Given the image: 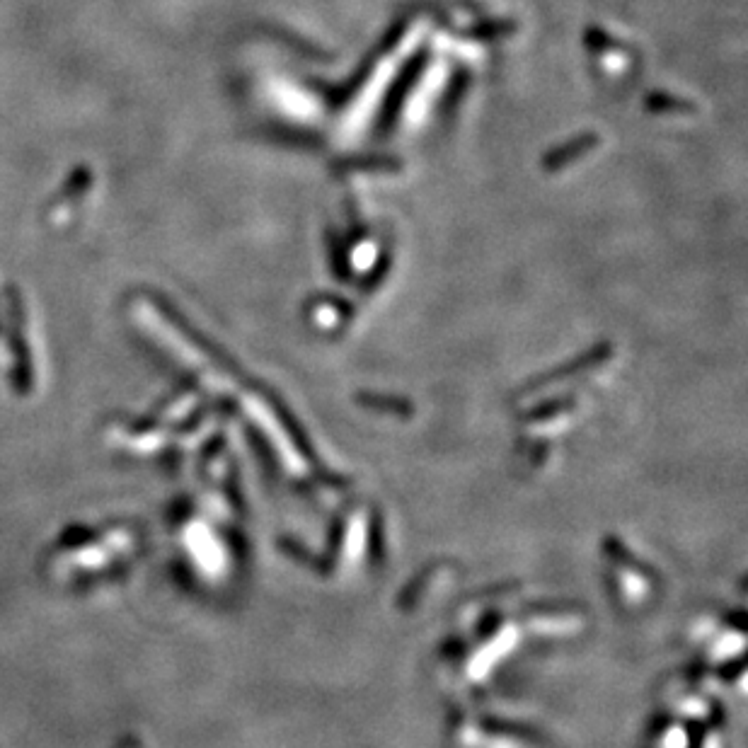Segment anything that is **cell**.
<instances>
[{
	"label": "cell",
	"instance_id": "1",
	"mask_svg": "<svg viewBox=\"0 0 748 748\" xmlns=\"http://www.w3.org/2000/svg\"><path fill=\"white\" fill-rule=\"evenodd\" d=\"M92 180H95V175H92V168H76L68 175V180L63 182L61 192L56 194L54 201L49 204V223H54V226H61V223H66V218L76 211V206L83 201L85 197H88V192L92 189Z\"/></svg>",
	"mask_w": 748,
	"mask_h": 748
}]
</instances>
